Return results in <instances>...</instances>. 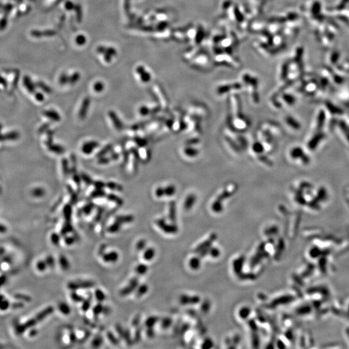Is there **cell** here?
I'll use <instances>...</instances> for the list:
<instances>
[{
	"mask_svg": "<svg viewBox=\"0 0 349 349\" xmlns=\"http://www.w3.org/2000/svg\"><path fill=\"white\" fill-rule=\"evenodd\" d=\"M74 241H75L74 239L72 237H68L65 239V242L67 245H73V244L74 242Z\"/></svg>",
	"mask_w": 349,
	"mask_h": 349,
	"instance_id": "d6a6232c",
	"label": "cell"
},
{
	"mask_svg": "<svg viewBox=\"0 0 349 349\" xmlns=\"http://www.w3.org/2000/svg\"><path fill=\"white\" fill-rule=\"evenodd\" d=\"M138 279L137 277H134V278L131 279L129 281V284L127 287L122 290L120 292V295L122 296L129 295V294L133 292L134 290H135L138 287Z\"/></svg>",
	"mask_w": 349,
	"mask_h": 349,
	"instance_id": "3957f363",
	"label": "cell"
},
{
	"mask_svg": "<svg viewBox=\"0 0 349 349\" xmlns=\"http://www.w3.org/2000/svg\"><path fill=\"white\" fill-rule=\"evenodd\" d=\"M190 264H191V268H194V269H196V268H197L199 267L198 266H199V260H197V259H193L191 260Z\"/></svg>",
	"mask_w": 349,
	"mask_h": 349,
	"instance_id": "1f68e13d",
	"label": "cell"
},
{
	"mask_svg": "<svg viewBox=\"0 0 349 349\" xmlns=\"http://www.w3.org/2000/svg\"><path fill=\"white\" fill-rule=\"evenodd\" d=\"M170 325H171V321L169 319H164V321H162V327L166 328V327L169 326Z\"/></svg>",
	"mask_w": 349,
	"mask_h": 349,
	"instance_id": "836d02e7",
	"label": "cell"
},
{
	"mask_svg": "<svg viewBox=\"0 0 349 349\" xmlns=\"http://www.w3.org/2000/svg\"><path fill=\"white\" fill-rule=\"evenodd\" d=\"M120 228H121V224L116 221L115 223H113V224H111L110 226L109 227V228H107V232L109 233H116L120 230Z\"/></svg>",
	"mask_w": 349,
	"mask_h": 349,
	"instance_id": "30bf717a",
	"label": "cell"
},
{
	"mask_svg": "<svg viewBox=\"0 0 349 349\" xmlns=\"http://www.w3.org/2000/svg\"><path fill=\"white\" fill-rule=\"evenodd\" d=\"M97 144L95 142H91V143H88L87 144H84V146H83V151L85 153H90V152L93 150L94 148H95V147L96 146Z\"/></svg>",
	"mask_w": 349,
	"mask_h": 349,
	"instance_id": "8fae6325",
	"label": "cell"
},
{
	"mask_svg": "<svg viewBox=\"0 0 349 349\" xmlns=\"http://www.w3.org/2000/svg\"><path fill=\"white\" fill-rule=\"evenodd\" d=\"M71 213H72V209H71V208L69 206H67L64 208V216L66 218V219H67V221H69V218H71Z\"/></svg>",
	"mask_w": 349,
	"mask_h": 349,
	"instance_id": "ac0fdd59",
	"label": "cell"
},
{
	"mask_svg": "<svg viewBox=\"0 0 349 349\" xmlns=\"http://www.w3.org/2000/svg\"><path fill=\"white\" fill-rule=\"evenodd\" d=\"M107 335V338H108L109 341H110L113 344H119V340H118L115 338V336L113 334L112 332H108Z\"/></svg>",
	"mask_w": 349,
	"mask_h": 349,
	"instance_id": "7402d4cb",
	"label": "cell"
},
{
	"mask_svg": "<svg viewBox=\"0 0 349 349\" xmlns=\"http://www.w3.org/2000/svg\"><path fill=\"white\" fill-rule=\"evenodd\" d=\"M148 287L147 286L146 284H142L140 285L139 287L137 289V296L140 297L142 296H144V294L148 292Z\"/></svg>",
	"mask_w": 349,
	"mask_h": 349,
	"instance_id": "7c38bea8",
	"label": "cell"
},
{
	"mask_svg": "<svg viewBox=\"0 0 349 349\" xmlns=\"http://www.w3.org/2000/svg\"><path fill=\"white\" fill-rule=\"evenodd\" d=\"M71 298H72V299L75 302H82L84 301L83 297L81 296L78 295V294H77L76 292L71 293Z\"/></svg>",
	"mask_w": 349,
	"mask_h": 349,
	"instance_id": "d6986e66",
	"label": "cell"
},
{
	"mask_svg": "<svg viewBox=\"0 0 349 349\" xmlns=\"http://www.w3.org/2000/svg\"><path fill=\"white\" fill-rule=\"evenodd\" d=\"M119 254L117 252L113 251L107 254H104L102 258L105 262L106 263H115L119 259Z\"/></svg>",
	"mask_w": 349,
	"mask_h": 349,
	"instance_id": "277c9868",
	"label": "cell"
},
{
	"mask_svg": "<svg viewBox=\"0 0 349 349\" xmlns=\"http://www.w3.org/2000/svg\"><path fill=\"white\" fill-rule=\"evenodd\" d=\"M102 341H103L102 338L101 337V336H97V337H96L93 339V341L92 342V344L94 347H98L102 344Z\"/></svg>",
	"mask_w": 349,
	"mask_h": 349,
	"instance_id": "e0dca14e",
	"label": "cell"
},
{
	"mask_svg": "<svg viewBox=\"0 0 349 349\" xmlns=\"http://www.w3.org/2000/svg\"><path fill=\"white\" fill-rule=\"evenodd\" d=\"M146 242L145 240H140V241H138L137 242V246H136L137 247V249L138 251H140V250H144L145 248V247H146Z\"/></svg>",
	"mask_w": 349,
	"mask_h": 349,
	"instance_id": "cb8c5ba5",
	"label": "cell"
},
{
	"mask_svg": "<svg viewBox=\"0 0 349 349\" xmlns=\"http://www.w3.org/2000/svg\"><path fill=\"white\" fill-rule=\"evenodd\" d=\"M157 224L158 225L160 228H162L164 231V232H166L167 233H173L175 232V229L174 228V227L171 226H167V224H165L164 222L163 221H161V220L158 221Z\"/></svg>",
	"mask_w": 349,
	"mask_h": 349,
	"instance_id": "5b68a950",
	"label": "cell"
},
{
	"mask_svg": "<svg viewBox=\"0 0 349 349\" xmlns=\"http://www.w3.org/2000/svg\"><path fill=\"white\" fill-rule=\"evenodd\" d=\"M59 310L64 315H68L71 312V308L69 306L64 302H60L58 305Z\"/></svg>",
	"mask_w": 349,
	"mask_h": 349,
	"instance_id": "ba28073f",
	"label": "cell"
},
{
	"mask_svg": "<svg viewBox=\"0 0 349 349\" xmlns=\"http://www.w3.org/2000/svg\"><path fill=\"white\" fill-rule=\"evenodd\" d=\"M87 102H86L83 103L82 108L81 109V111H80V116L81 117H83V116L85 115V114L87 113V108H88V104H87Z\"/></svg>",
	"mask_w": 349,
	"mask_h": 349,
	"instance_id": "484cf974",
	"label": "cell"
},
{
	"mask_svg": "<svg viewBox=\"0 0 349 349\" xmlns=\"http://www.w3.org/2000/svg\"><path fill=\"white\" fill-rule=\"evenodd\" d=\"M158 321L157 317H150L146 319L145 322V325L148 328H152Z\"/></svg>",
	"mask_w": 349,
	"mask_h": 349,
	"instance_id": "9a60e30c",
	"label": "cell"
},
{
	"mask_svg": "<svg viewBox=\"0 0 349 349\" xmlns=\"http://www.w3.org/2000/svg\"><path fill=\"white\" fill-rule=\"evenodd\" d=\"M103 309H104V306H102V304L98 303V304L96 305L93 308V310H92L94 316L97 317L101 312H103Z\"/></svg>",
	"mask_w": 349,
	"mask_h": 349,
	"instance_id": "2e32d148",
	"label": "cell"
},
{
	"mask_svg": "<svg viewBox=\"0 0 349 349\" xmlns=\"http://www.w3.org/2000/svg\"><path fill=\"white\" fill-rule=\"evenodd\" d=\"M54 311V309L51 306H50V307H47L46 309L44 310L43 311H41V312H40L38 314H37L36 317L35 318H32L30 320L28 321L27 323H25V324L23 325L20 326L18 329V331L19 332H23V331H25L26 330L27 328L29 327H31L33 326L34 325H35L38 322H40L41 320H43L44 319H45L46 317L48 316L49 315L51 314Z\"/></svg>",
	"mask_w": 349,
	"mask_h": 349,
	"instance_id": "6da1fadb",
	"label": "cell"
},
{
	"mask_svg": "<svg viewBox=\"0 0 349 349\" xmlns=\"http://www.w3.org/2000/svg\"><path fill=\"white\" fill-rule=\"evenodd\" d=\"M133 221V217L131 215H122L116 217V221L120 224L129 223Z\"/></svg>",
	"mask_w": 349,
	"mask_h": 349,
	"instance_id": "8992f818",
	"label": "cell"
},
{
	"mask_svg": "<svg viewBox=\"0 0 349 349\" xmlns=\"http://www.w3.org/2000/svg\"><path fill=\"white\" fill-rule=\"evenodd\" d=\"M141 332L142 330L140 328H138L135 334H134V340L135 342H138L140 341V339L141 338Z\"/></svg>",
	"mask_w": 349,
	"mask_h": 349,
	"instance_id": "83f0119b",
	"label": "cell"
},
{
	"mask_svg": "<svg viewBox=\"0 0 349 349\" xmlns=\"http://www.w3.org/2000/svg\"><path fill=\"white\" fill-rule=\"evenodd\" d=\"M95 285V283L89 281H75V282H71L68 284V288L73 290H76L78 289L84 288H90L93 287Z\"/></svg>",
	"mask_w": 349,
	"mask_h": 349,
	"instance_id": "7a4b0ae2",
	"label": "cell"
},
{
	"mask_svg": "<svg viewBox=\"0 0 349 349\" xmlns=\"http://www.w3.org/2000/svg\"><path fill=\"white\" fill-rule=\"evenodd\" d=\"M95 296L96 299H97L98 301H99L100 302L104 301L105 299H106V296H105L104 293L100 289L96 290L95 292Z\"/></svg>",
	"mask_w": 349,
	"mask_h": 349,
	"instance_id": "5bb4252c",
	"label": "cell"
},
{
	"mask_svg": "<svg viewBox=\"0 0 349 349\" xmlns=\"http://www.w3.org/2000/svg\"><path fill=\"white\" fill-rule=\"evenodd\" d=\"M15 297L16 298V299L23 300L25 301H31L30 297L25 296V295H23V294H16V295L15 296Z\"/></svg>",
	"mask_w": 349,
	"mask_h": 349,
	"instance_id": "4316f807",
	"label": "cell"
},
{
	"mask_svg": "<svg viewBox=\"0 0 349 349\" xmlns=\"http://www.w3.org/2000/svg\"><path fill=\"white\" fill-rule=\"evenodd\" d=\"M45 262H46V263H47V265L49 266L50 267H53L54 264H55L54 260L53 257H51V256H49V257H47V259H46Z\"/></svg>",
	"mask_w": 349,
	"mask_h": 349,
	"instance_id": "f546056e",
	"label": "cell"
},
{
	"mask_svg": "<svg viewBox=\"0 0 349 349\" xmlns=\"http://www.w3.org/2000/svg\"><path fill=\"white\" fill-rule=\"evenodd\" d=\"M69 338H70V341L71 343H74L77 341V335H76V334L73 332H71L70 334Z\"/></svg>",
	"mask_w": 349,
	"mask_h": 349,
	"instance_id": "d590c367",
	"label": "cell"
},
{
	"mask_svg": "<svg viewBox=\"0 0 349 349\" xmlns=\"http://www.w3.org/2000/svg\"><path fill=\"white\" fill-rule=\"evenodd\" d=\"M4 252V250L3 248H0V257H1V255L3 254Z\"/></svg>",
	"mask_w": 349,
	"mask_h": 349,
	"instance_id": "f35d334b",
	"label": "cell"
},
{
	"mask_svg": "<svg viewBox=\"0 0 349 349\" xmlns=\"http://www.w3.org/2000/svg\"><path fill=\"white\" fill-rule=\"evenodd\" d=\"M91 305V301L89 299L83 301V305L82 306V310L84 311V312H86V311H87L90 308Z\"/></svg>",
	"mask_w": 349,
	"mask_h": 349,
	"instance_id": "603a6c76",
	"label": "cell"
},
{
	"mask_svg": "<svg viewBox=\"0 0 349 349\" xmlns=\"http://www.w3.org/2000/svg\"><path fill=\"white\" fill-rule=\"evenodd\" d=\"M153 334H154V332H153V330L152 328H148V330H147V335H148V337H149V338L152 337V336L153 335Z\"/></svg>",
	"mask_w": 349,
	"mask_h": 349,
	"instance_id": "8d00e7d4",
	"label": "cell"
},
{
	"mask_svg": "<svg viewBox=\"0 0 349 349\" xmlns=\"http://www.w3.org/2000/svg\"><path fill=\"white\" fill-rule=\"evenodd\" d=\"M250 314V310L247 308H244L240 311V316L242 318L246 317Z\"/></svg>",
	"mask_w": 349,
	"mask_h": 349,
	"instance_id": "f1b7e54d",
	"label": "cell"
},
{
	"mask_svg": "<svg viewBox=\"0 0 349 349\" xmlns=\"http://www.w3.org/2000/svg\"><path fill=\"white\" fill-rule=\"evenodd\" d=\"M155 254V250L150 248H148V250H146L145 251L144 253V258L146 260H151V259H153Z\"/></svg>",
	"mask_w": 349,
	"mask_h": 349,
	"instance_id": "9c48e42d",
	"label": "cell"
},
{
	"mask_svg": "<svg viewBox=\"0 0 349 349\" xmlns=\"http://www.w3.org/2000/svg\"><path fill=\"white\" fill-rule=\"evenodd\" d=\"M148 270V267L144 264H140L136 268V272L138 274L144 275Z\"/></svg>",
	"mask_w": 349,
	"mask_h": 349,
	"instance_id": "4fadbf2b",
	"label": "cell"
},
{
	"mask_svg": "<svg viewBox=\"0 0 349 349\" xmlns=\"http://www.w3.org/2000/svg\"><path fill=\"white\" fill-rule=\"evenodd\" d=\"M254 149L255 151H257V152H260V151H262V150H263V146H262V145L258 144V143H256V144L254 146Z\"/></svg>",
	"mask_w": 349,
	"mask_h": 349,
	"instance_id": "e575fe53",
	"label": "cell"
},
{
	"mask_svg": "<svg viewBox=\"0 0 349 349\" xmlns=\"http://www.w3.org/2000/svg\"><path fill=\"white\" fill-rule=\"evenodd\" d=\"M140 316L139 314H138L133 319V320L132 321V325L133 326H138V325H139V323H140Z\"/></svg>",
	"mask_w": 349,
	"mask_h": 349,
	"instance_id": "4dcf8cb0",
	"label": "cell"
},
{
	"mask_svg": "<svg viewBox=\"0 0 349 349\" xmlns=\"http://www.w3.org/2000/svg\"><path fill=\"white\" fill-rule=\"evenodd\" d=\"M92 208L91 207V206H86V207L84 208L83 212L85 213H89L92 211Z\"/></svg>",
	"mask_w": 349,
	"mask_h": 349,
	"instance_id": "74e56055",
	"label": "cell"
},
{
	"mask_svg": "<svg viewBox=\"0 0 349 349\" xmlns=\"http://www.w3.org/2000/svg\"><path fill=\"white\" fill-rule=\"evenodd\" d=\"M47 264L45 261H40L37 264V268L40 271H44L45 270L46 268H47Z\"/></svg>",
	"mask_w": 349,
	"mask_h": 349,
	"instance_id": "d4e9b609",
	"label": "cell"
},
{
	"mask_svg": "<svg viewBox=\"0 0 349 349\" xmlns=\"http://www.w3.org/2000/svg\"><path fill=\"white\" fill-rule=\"evenodd\" d=\"M73 230V228L72 226L70 224H66L64 227H63L62 230H61V233L62 235H66L67 233H68L69 232H71V231Z\"/></svg>",
	"mask_w": 349,
	"mask_h": 349,
	"instance_id": "ffe728a7",
	"label": "cell"
},
{
	"mask_svg": "<svg viewBox=\"0 0 349 349\" xmlns=\"http://www.w3.org/2000/svg\"><path fill=\"white\" fill-rule=\"evenodd\" d=\"M51 241L54 245H58L60 242V236L56 233H53L51 235Z\"/></svg>",
	"mask_w": 349,
	"mask_h": 349,
	"instance_id": "44dd1931",
	"label": "cell"
},
{
	"mask_svg": "<svg viewBox=\"0 0 349 349\" xmlns=\"http://www.w3.org/2000/svg\"><path fill=\"white\" fill-rule=\"evenodd\" d=\"M59 263H60V266L63 270H67L69 268V266H70L69 263L68 261V260H67V258L65 257H64V255H61L60 258H59Z\"/></svg>",
	"mask_w": 349,
	"mask_h": 349,
	"instance_id": "52a82bcc",
	"label": "cell"
}]
</instances>
